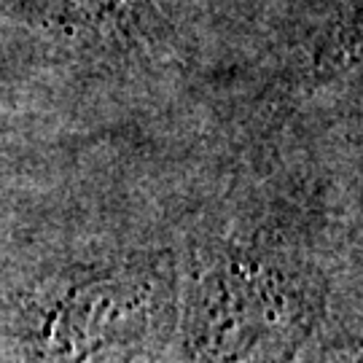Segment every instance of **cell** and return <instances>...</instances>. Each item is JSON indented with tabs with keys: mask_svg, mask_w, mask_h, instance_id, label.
I'll list each match as a JSON object with an SVG mask.
<instances>
[{
	"mask_svg": "<svg viewBox=\"0 0 363 363\" xmlns=\"http://www.w3.org/2000/svg\"><path fill=\"white\" fill-rule=\"evenodd\" d=\"M178 259L132 250L60 261L16 291L3 318L6 363H169Z\"/></svg>",
	"mask_w": 363,
	"mask_h": 363,
	"instance_id": "2",
	"label": "cell"
},
{
	"mask_svg": "<svg viewBox=\"0 0 363 363\" xmlns=\"http://www.w3.org/2000/svg\"><path fill=\"white\" fill-rule=\"evenodd\" d=\"M328 310L331 272L310 229L234 216L196 234L178 261L169 363H307Z\"/></svg>",
	"mask_w": 363,
	"mask_h": 363,
	"instance_id": "1",
	"label": "cell"
}]
</instances>
